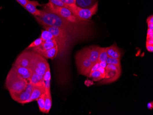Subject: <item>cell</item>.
Returning <instances> with one entry per match:
<instances>
[{
  "label": "cell",
  "instance_id": "obj_1",
  "mask_svg": "<svg viewBox=\"0 0 153 115\" xmlns=\"http://www.w3.org/2000/svg\"><path fill=\"white\" fill-rule=\"evenodd\" d=\"M35 19L42 26H48L59 28L62 29L77 38H81L85 35V25L73 23L52 12L46 9L42 10L40 16H35Z\"/></svg>",
  "mask_w": 153,
  "mask_h": 115
},
{
  "label": "cell",
  "instance_id": "obj_2",
  "mask_svg": "<svg viewBox=\"0 0 153 115\" xmlns=\"http://www.w3.org/2000/svg\"><path fill=\"white\" fill-rule=\"evenodd\" d=\"M42 26L44 30L50 31L55 37L58 48V56L67 52L73 41L77 39L66 31L59 28L48 26Z\"/></svg>",
  "mask_w": 153,
  "mask_h": 115
},
{
  "label": "cell",
  "instance_id": "obj_3",
  "mask_svg": "<svg viewBox=\"0 0 153 115\" xmlns=\"http://www.w3.org/2000/svg\"><path fill=\"white\" fill-rule=\"evenodd\" d=\"M28 82L11 68L6 78L5 87L9 93H18L25 90Z\"/></svg>",
  "mask_w": 153,
  "mask_h": 115
},
{
  "label": "cell",
  "instance_id": "obj_4",
  "mask_svg": "<svg viewBox=\"0 0 153 115\" xmlns=\"http://www.w3.org/2000/svg\"><path fill=\"white\" fill-rule=\"evenodd\" d=\"M45 6L46 8H45L46 9L66 19L67 21L82 25L88 24L89 21H83L80 20L67 8L56 6L50 2L46 4Z\"/></svg>",
  "mask_w": 153,
  "mask_h": 115
},
{
  "label": "cell",
  "instance_id": "obj_5",
  "mask_svg": "<svg viewBox=\"0 0 153 115\" xmlns=\"http://www.w3.org/2000/svg\"><path fill=\"white\" fill-rule=\"evenodd\" d=\"M67 8L69 9L80 20L83 21H89L97 13L98 2H96L91 8H82L78 7L76 4L67 5Z\"/></svg>",
  "mask_w": 153,
  "mask_h": 115
},
{
  "label": "cell",
  "instance_id": "obj_6",
  "mask_svg": "<svg viewBox=\"0 0 153 115\" xmlns=\"http://www.w3.org/2000/svg\"><path fill=\"white\" fill-rule=\"evenodd\" d=\"M49 67H50V66L46 59L37 53L34 52L30 66L33 72L44 75Z\"/></svg>",
  "mask_w": 153,
  "mask_h": 115
},
{
  "label": "cell",
  "instance_id": "obj_7",
  "mask_svg": "<svg viewBox=\"0 0 153 115\" xmlns=\"http://www.w3.org/2000/svg\"><path fill=\"white\" fill-rule=\"evenodd\" d=\"M105 70L106 76L105 78L100 81L99 83L100 85L113 83L118 80L121 74V66L107 64Z\"/></svg>",
  "mask_w": 153,
  "mask_h": 115
},
{
  "label": "cell",
  "instance_id": "obj_8",
  "mask_svg": "<svg viewBox=\"0 0 153 115\" xmlns=\"http://www.w3.org/2000/svg\"><path fill=\"white\" fill-rule=\"evenodd\" d=\"M76 62L78 72L82 75H83L84 72L89 69L93 64V63H92L84 53L82 50L76 54Z\"/></svg>",
  "mask_w": 153,
  "mask_h": 115
},
{
  "label": "cell",
  "instance_id": "obj_9",
  "mask_svg": "<svg viewBox=\"0 0 153 115\" xmlns=\"http://www.w3.org/2000/svg\"><path fill=\"white\" fill-rule=\"evenodd\" d=\"M34 51H24L18 56L13 65L30 68Z\"/></svg>",
  "mask_w": 153,
  "mask_h": 115
},
{
  "label": "cell",
  "instance_id": "obj_10",
  "mask_svg": "<svg viewBox=\"0 0 153 115\" xmlns=\"http://www.w3.org/2000/svg\"><path fill=\"white\" fill-rule=\"evenodd\" d=\"M101 48L99 46H91L84 49L82 50L92 63H94L98 61Z\"/></svg>",
  "mask_w": 153,
  "mask_h": 115
},
{
  "label": "cell",
  "instance_id": "obj_11",
  "mask_svg": "<svg viewBox=\"0 0 153 115\" xmlns=\"http://www.w3.org/2000/svg\"><path fill=\"white\" fill-rule=\"evenodd\" d=\"M10 94L12 100L19 104H24L26 101H27L30 97L31 93L24 90L18 93H10Z\"/></svg>",
  "mask_w": 153,
  "mask_h": 115
},
{
  "label": "cell",
  "instance_id": "obj_12",
  "mask_svg": "<svg viewBox=\"0 0 153 115\" xmlns=\"http://www.w3.org/2000/svg\"><path fill=\"white\" fill-rule=\"evenodd\" d=\"M40 4L37 1H30L27 4L24 8L28 11L31 14L35 16H40L42 14V10H40L37 8V6H40Z\"/></svg>",
  "mask_w": 153,
  "mask_h": 115
},
{
  "label": "cell",
  "instance_id": "obj_13",
  "mask_svg": "<svg viewBox=\"0 0 153 115\" xmlns=\"http://www.w3.org/2000/svg\"><path fill=\"white\" fill-rule=\"evenodd\" d=\"M45 92V85H34L31 92L30 98L26 101L24 104L29 103L34 101H37L40 95Z\"/></svg>",
  "mask_w": 153,
  "mask_h": 115
},
{
  "label": "cell",
  "instance_id": "obj_14",
  "mask_svg": "<svg viewBox=\"0 0 153 115\" xmlns=\"http://www.w3.org/2000/svg\"><path fill=\"white\" fill-rule=\"evenodd\" d=\"M56 45H57L56 41L52 42H43L40 45L32 48V50L37 53H40L50 49L51 48H53Z\"/></svg>",
  "mask_w": 153,
  "mask_h": 115
},
{
  "label": "cell",
  "instance_id": "obj_15",
  "mask_svg": "<svg viewBox=\"0 0 153 115\" xmlns=\"http://www.w3.org/2000/svg\"><path fill=\"white\" fill-rule=\"evenodd\" d=\"M38 54L42 56L43 57L47 59L53 60L58 56V46L56 45L53 48H51L50 49H48V50H45V52H42Z\"/></svg>",
  "mask_w": 153,
  "mask_h": 115
},
{
  "label": "cell",
  "instance_id": "obj_16",
  "mask_svg": "<svg viewBox=\"0 0 153 115\" xmlns=\"http://www.w3.org/2000/svg\"><path fill=\"white\" fill-rule=\"evenodd\" d=\"M106 49L108 57L118 59L121 58V51L116 44H113L111 46L106 47Z\"/></svg>",
  "mask_w": 153,
  "mask_h": 115
},
{
  "label": "cell",
  "instance_id": "obj_17",
  "mask_svg": "<svg viewBox=\"0 0 153 115\" xmlns=\"http://www.w3.org/2000/svg\"><path fill=\"white\" fill-rule=\"evenodd\" d=\"M45 102L44 113L48 114L52 106V97L51 90H45Z\"/></svg>",
  "mask_w": 153,
  "mask_h": 115
},
{
  "label": "cell",
  "instance_id": "obj_18",
  "mask_svg": "<svg viewBox=\"0 0 153 115\" xmlns=\"http://www.w3.org/2000/svg\"><path fill=\"white\" fill-rule=\"evenodd\" d=\"M96 2V0H76V5L82 8H89Z\"/></svg>",
  "mask_w": 153,
  "mask_h": 115
},
{
  "label": "cell",
  "instance_id": "obj_19",
  "mask_svg": "<svg viewBox=\"0 0 153 115\" xmlns=\"http://www.w3.org/2000/svg\"><path fill=\"white\" fill-rule=\"evenodd\" d=\"M12 69L17 72V74L21 76L26 74L29 72H32V69L30 68L24 67H20V66L14 65H13Z\"/></svg>",
  "mask_w": 153,
  "mask_h": 115
},
{
  "label": "cell",
  "instance_id": "obj_20",
  "mask_svg": "<svg viewBox=\"0 0 153 115\" xmlns=\"http://www.w3.org/2000/svg\"><path fill=\"white\" fill-rule=\"evenodd\" d=\"M89 77L91 78L94 81H99L104 79L105 76L102 74L99 70H96L91 72Z\"/></svg>",
  "mask_w": 153,
  "mask_h": 115
},
{
  "label": "cell",
  "instance_id": "obj_21",
  "mask_svg": "<svg viewBox=\"0 0 153 115\" xmlns=\"http://www.w3.org/2000/svg\"><path fill=\"white\" fill-rule=\"evenodd\" d=\"M40 37L41 38L43 42L55 39L54 35L50 31L45 30H41V34Z\"/></svg>",
  "mask_w": 153,
  "mask_h": 115
},
{
  "label": "cell",
  "instance_id": "obj_22",
  "mask_svg": "<svg viewBox=\"0 0 153 115\" xmlns=\"http://www.w3.org/2000/svg\"><path fill=\"white\" fill-rule=\"evenodd\" d=\"M108 56L107 53V49L106 48H101L99 56L98 57V61L99 63L106 62L107 60Z\"/></svg>",
  "mask_w": 153,
  "mask_h": 115
},
{
  "label": "cell",
  "instance_id": "obj_23",
  "mask_svg": "<svg viewBox=\"0 0 153 115\" xmlns=\"http://www.w3.org/2000/svg\"><path fill=\"white\" fill-rule=\"evenodd\" d=\"M45 92L43 93L40 96L37 100L38 105L39 106L40 111L42 113H44L45 102Z\"/></svg>",
  "mask_w": 153,
  "mask_h": 115
},
{
  "label": "cell",
  "instance_id": "obj_24",
  "mask_svg": "<svg viewBox=\"0 0 153 115\" xmlns=\"http://www.w3.org/2000/svg\"><path fill=\"white\" fill-rule=\"evenodd\" d=\"M106 62L107 63V64H113V65L118 66H121V59H118V58L108 57Z\"/></svg>",
  "mask_w": 153,
  "mask_h": 115
},
{
  "label": "cell",
  "instance_id": "obj_25",
  "mask_svg": "<svg viewBox=\"0 0 153 115\" xmlns=\"http://www.w3.org/2000/svg\"><path fill=\"white\" fill-rule=\"evenodd\" d=\"M43 41L40 37L37 39L36 40H34L33 42H32L30 45L27 47L26 50L34 48V47H37L40 45L43 42Z\"/></svg>",
  "mask_w": 153,
  "mask_h": 115
},
{
  "label": "cell",
  "instance_id": "obj_26",
  "mask_svg": "<svg viewBox=\"0 0 153 115\" xmlns=\"http://www.w3.org/2000/svg\"><path fill=\"white\" fill-rule=\"evenodd\" d=\"M49 2H51L54 5L58 7H65L67 8V5L62 1V0H49Z\"/></svg>",
  "mask_w": 153,
  "mask_h": 115
},
{
  "label": "cell",
  "instance_id": "obj_27",
  "mask_svg": "<svg viewBox=\"0 0 153 115\" xmlns=\"http://www.w3.org/2000/svg\"><path fill=\"white\" fill-rule=\"evenodd\" d=\"M43 78L45 82V81L51 80V71H50V67H49L47 70H46L44 75H43Z\"/></svg>",
  "mask_w": 153,
  "mask_h": 115
},
{
  "label": "cell",
  "instance_id": "obj_28",
  "mask_svg": "<svg viewBox=\"0 0 153 115\" xmlns=\"http://www.w3.org/2000/svg\"><path fill=\"white\" fill-rule=\"evenodd\" d=\"M33 71L31 72H29L28 74H26L23 75H22V77L23 78V79L25 80H27V81H29L30 79H31V77H32V75H33Z\"/></svg>",
  "mask_w": 153,
  "mask_h": 115
},
{
  "label": "cell",
  "instance_id": "obj_29",
  "mask_svg": "<svg viewBox=\"0 0 153 115\" xmlns=\"http://www.w3.org/2000/svg\"><path fill=\"white\" fill-rule=\"evenodd\" d=\"M65 5L76 4V0H62Z\"/></svg>",
  "mask_w": 153,
  "mask_h": 115
},
{
  "label": "cell",
  "instance_id": "obj_30",
  "mask_svg": "<svg viewBox=\"0 0 153 115\" xmlns=\"http://www.w3.org/2000/svg\"><path fill=\"white\" fill-rule=\"evenodd\" d=\"M17 2H19L23 8L25 7L27 4L28 3L29 0H16Z\"/></svg>",
  "mask_w": 153,
  "mask_h": 115
},
{
  "label": "cell",
  "instance_id": "obj_31",
  "mask_svg": "<svg viewBox=\"0 0 153 115\" xmlns=\"http://www.w3.org/2000/svg\"><path fill=\"white\" fill-rule=\"evenodd\" d=\"M146 48L148 51L150 52H153V45H149L146 44Z\"/></svg>",
  "mask_w": 153,
  "mask_h": 115
},
{
  "label": "cell",
  "instance_id": "obj_32",
  "mask_svg": "<svg viewBox=\"0 0 153 115\" xmlns=\"http://www.w3.org/2000/svg\"><path fill=\"white\" fill-rule=\"evenodd\" d=\"M147 23H153V16L150 15L147 18L146 20Z\"/></svg>",
  "mask_w": 153,
  "mask_h": 115
},
{
  "label": "cell",
  "instance_id": "obj_33",
  "mask_svg": "<svg viewBox=\"0 0 153 115\" xmlns=\"http://www.w3.org/2000/svg\"><path fill=\"white\" fill-rule=\"evenodd\" d=\"M101 72L102 74L104 76H106V70L105 68H103L102 67H99V68L98 70Z\"/></svg>",
  "mask_w": 153,
  "mask_h": 115
},
{
  "label": "cell",
  "instance_id": "obj_34",
  "mask_svg": "<svg viewBox=\"0 0 153 115\" xmlns=\"http://www.w3.org/2000/svg\"><path fill=\"white\" fill-rule=\"evenodd\" d=\"M146 44L149 45H153V40H146Z\"/></svg>",
  "mask_w": 153,
  "mask_h": 115
},
{
  "label": "cell",
  "instance_id": "obj_35",
  "mask_svg": "<svg viewBox=\"0 0 153 115\" xmlns=\"http://www.w3.org/2000/svg\"><path fill=\"white\" fill-rule=\"evenodd\" d=\"M99 65L100 67H102L103 68H106V66L107 65V63L106 62H102V63H99Z\"/></svg>",
  "mask_w": 153,
  "mask_h": 115
},
{
  "label": "cell",
  "instance_id": "obj_36",
  "mask_svg": "<svg viewBox=\"0 0 153 115\" xmlns=\"http://www.w3.org/2000/svg\"><path fill=\"white\" fill-rule=\"evenodd\" d=\"M153 35V30L148 29L147 30V35Z\"/></svg>",
  "mask_w": 153,
  "mask_h": 115
},
{
  "label": "cell",
  "instance_id": "obj_37",
  "mask_svg": "<svg viewBox=\"0 0 153 115\" xmlns=\"http://www.w3.org/2000/svg\"><path fill=\"white\" fill-rule=\"evenodd\" d=\"M153 107V102H150V103H148V108L149 109H152Z\"/></svg>",
  "mask_w": 153,
  "mask_h": 115
},
{
  "label": "cell",
  "instance_id": "obj_38",
  "mask_svg": "<svg viewBox=\"0 0 153 115\" xmlns=\"http://www.w3.org/2000/svg\"><path fill=\"white\" fill-rule=\"evenodd\" d=\"M148 29L150 30H153V23H148Z\"/></svg>",
  "mask_w": 153,
  "mask_h": 115
},
{
  "label": "cell",
  "instance_id": "obj_39",
  "mask_svg": "<svg viewBox=\"0 0 153 115\" xmlns=\"http://www.w3.org/2000/svg\"><path fill=\"white\" fill-rule=\"evenodd\" d=\"M146 40H153V35H147Z\"/></svg>",
  "mask_w": 153,
  "mask_h": 115
}]
</instances>
